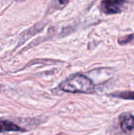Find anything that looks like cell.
Segmentation results:
<instances>
[{
  "label": "cell",
  "mask_w": 134,
  "mask_h": 135,
  "mask_svg": "<svg viewBox=\"0 0 134 135\" xmlns=\"http://www.w3.org/2000/svg\"><path fill=\"white\" fill-rule=\"evenodd\" d=\"M59 89L70 93H93L95 85L93 81L85 75H73L64 80L58 86Z\"/></svg>",
  "instance_id": "6da1fadb"
},
{
  "label": "cell",
  "mask_w": 134,
  "mask_h": 135,
  "mask_svg": "<svg viewBox=\"0 0 134 135\" xmlns=\"http://www.w3.org/2000/svg\"><path fill=\"white\" fill-rule=\"evenodd\" d=\"M125 3V1H103L101 2V10L107 14L119 13Z\"/></svg>",
  "instance_id": "7a4b0ae2"
},
{
  "label": "cell",
  "mask_w": 134,
  "mask_h": 135,
  "mask_svg": "<svg viewBox=\"0 0 134 135\" xmlns=\"http://www.w3.org/2000/svg\"><path fill=\"white\" fill-rule=\"evenodd\" d=\"M121 129L125 133L131 132L134 130V116L131 114L124 113L119 117Z\"/></svg>",
  "instance_id": "3957f363"
},
{
  "label": "cell",
  "mask_w": 134,
  "mask_h": 135,
  "mask_svg": "<svg viewBox=\"0 0 134 135\" xmlns=\"http://www.w3.org/2000/svg\"><path fill=\"white\" fill-rule=\"evenodd\" d=\"M23 132L25 131L17 124L9 120H0V133L4 132Z\"/></svg>",
  "instance_id": "277c9868"
},
{
  "label": "cell",
  "mask_w": 134,
  "mask_h": 135,
  "mask_svg": "<svg viewBox=\"0 0 134 135\" xmlns=\"http://www.w3.org/2000/svg\"><path fill=\"white\" fill-rule=\"evenodd\" d=\"M113 97L122 98L124 100H134V91H128V92H122L118 93L112 94Z\"/></svg>",
  "instance_id": "5b68a950"
},
{
  "label": "cell",
  "mask_w": 134,
  "mask_h": 135,
  "mask_svg": "<svg viewBox=\"0 0 134 135\" xmlns=\"http://www.w3.org/2000/svg\"><path fill=\"white\" fill-rule=\"evenodd\" d=\"M134 39V34H130V35H128V36H123L122 38H120L118 40V43L122 45H124V44H126L130 42H131Z\"/></svg>",
  "instance_id": "8992f818"
}]
</instances>
